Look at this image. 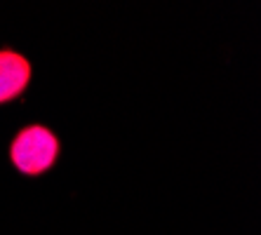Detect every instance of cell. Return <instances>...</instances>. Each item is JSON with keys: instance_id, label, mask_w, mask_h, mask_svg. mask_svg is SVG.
Wrapping results in <instances>:
<instances>
[{"instance_id": "2", "label": "cell", "mask_w": 261, "mask_h": 235, "mask_svg": "<svg viewBox=\"0 0 261 235\" xmlns=\"http://www.w3.org/2000/svg\"><path fill=\"white\" fill-rule=\"evenodd\" d=\"M31 80L29 61L17 52L0 49V103L19 97Z\"/></svg>"}, {"instance_id": "1", "label": "cell", "mask_w": 261, "mask_h": 235, "mask_svg": "<svg viewBox=\"0 0 261 235\" xmlns=\"http://www.w3.org/2000/svg\"><path fill=\"white\" fill-rule=\"evenodd\" d=\"M59 158V139L43 125H31L14 137L10 160L21 174H43Z\"/></svg>"}]
</instances>
